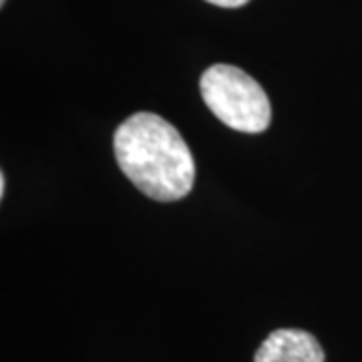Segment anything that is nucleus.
<instances>
[{
	"label": "nucleus",
	"mask_w": 362,
	"mask_h": 362,
	"mask_svg": "<svg viewBox=\"0 0 362 362\" xmlns=\"http://www.w3.org/2000/svg\"><path fill=\"white\" fill-rule=\"evenodd\" d=\"M117 165L125 177L156 202H180L192 192L195 161L185 139L156 113H135L113 137Z\"/></svg>",
	"instance_id": "obj_1"
},
{
	"label": "nucleus",
	"mask_w": 362,
	"mask_h": 362,
	"mask_svg": "<svg viewBox=\"0 0 362 362\" xmlns=\"http://www.w3.org/2000/svg\"><path fill=\"white\" fill-rule=\"evenodd\" d=\"M207 109L223 125L242 133H262L270 127L272 109L258 81L232 65H214L199 78Z\"/></svg>",
	"instance_id": "obj_2"
},
{
	"label": "nucleus",
	"mask_w": 362,
	"mask_h": 362,
	"mask_svg": "<svg viewBox=\"0 0 362 362\" xmlns=\"http://www.w3.org/2000/svg\"><path fill=\"white\" fill-rule=\"evenodd\" d=\"M254 362H324V350L310 332L280 328L259 344Z\"/></svg>",
	"instance_id": "obj_3"
},
{
	"label": "nucleus",
	"mask_w": 362,
	"mask_h": 362,
	"mask_svg": "<svg viewBox=\"0 0 362 362\" xmlns=\"http://www.w3.org/2000/svg\"><path fill=\"white\" fill-rule=\"evenodd\" d=\"M209 4H216V6H221V8H240L247 4L250 0H206Z\"/></svg>",
	"instance_id": "obj_4"
},
{
	"label": "nucleus",
	"mask_w": 362,
	"mask_h": 362,
	"mask_svg": "<svg viewBox=\"0 0 362 362\" xmlns=\"http://www.w3.org/2000/svg\"><path fill=\"white\" fill-rule=\"evenodd\" d=\"M4 192H6V177L4 173L0 175V197H4Z\"/></svg>",
	"instance_id": "obj_5"
},
{
	"label": "nucleus",
	"mask_w": 362,
	"mask_h": 362,
	"mask_svg": "<svg viewBox=\"0 0 362 362\" xmlns=\"http://www.w3.org/2000/svg\"><path fill=\"white\" fill-rule=\"evenodd\" d=\"M4 2H6V0H0V4H2V6H4Z\"/></svg>",
	"instance_id": "obj_6"
}]
</instances>
